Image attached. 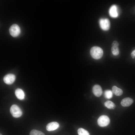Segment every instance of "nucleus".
I'll return each instance as SVG.
<instances>
[{
	"instance_id": "6ab92c4d",
	"label": "nucleus",
	"mask_w": 135,
	"mask_h": 135,
	"mask_svg": "<svg viewBox=\"0 0 135 135\" xmlns=\"http://www.w3.org/2000/svg\"><path fill=\"white\" fill-rule=\"evenodd\" d=\"M0 135H2L1 134H0Z\"/></svg>"
},
{
	"instance_id": "4468645a",
	"label": "nucleus",
	"mask_w": 135,
	"mask_h": 135,
	"mask_svg": "<svg viewBox=\"0 0 135 135\" xmlns=\"http://www.w3.org/2000/svg\"><path fill=\"white\" fill-rule=\"evenodd\" d=\"M105 106L109 109H114L115 108L116 105L112 102L110 100H107L104 103Z\"/></svg>"
},
{
	"instance_id": "9d476101",
	"label": "nucleus",
	"mask_w": 135,
	"mask_h": 135,
	"mask_svg": "<svg viewBox=\"0 0 135 135\" xmlns=\"http://www.w3.org/2000/svg\"><path fill=\"white\" fill-rule=\"evenodd\" d=\"M134 102L132 98L127 97L123 99L121 102V104L123 106L127 107L130 106Z\"/></svg>"
},
{
	"instance_id": "f8f14e48",
	"label": "nucleus",
	"mask_w": 135,
	"mask_h": 135,
	"mask_svg": "<svg viewBox=\"0 0 135 135\" xmlns=\"http://www.w3.org/2000/svg\"><path fill=\"white\" fill-rule=\"evenodd\" d=\"M15 94L17 98L20 100H22L24 98L25 94L24 91L20 88H17L15 91Z\"/></svg>"
},
{
	"instance_id": "f03ea898",
	"label": "nucleus",
	"mask_w": 135,
	"mask_h": 135,
	"mask_svg": "<svg viewBox=\"0 0 135 135\" xmlns=\"http://www.w3.org/2000/svg\"><path fill=\"white\" fill-rule=\"evenodd\" d=\"M10 111L12 116L15 118L20 117L22 114V111L20 108L16 104H13L11 106Z\"/></svg>"
},
{
	"instance_id": "ddd939ff",
	"label": "nucleus",
	"mask_w": 135,
	"mask_h": 135,
	"mask_svg": "<svg viewBox=\"0 0 135 135\" xmlns=\"http://www.w3.org/2000/svg\"><path fill=\"white\" fill-rule=\"evenodd\" d=\"M112 92L116 96H119L123 93L122 90L116 86H114L112 88Z\"/></svg>"
},
{
	"instance_id": "a211bd4d",
	"label": "nucleus",
	"mask_w": 135,
	"mask_h": 135,
	"mask_svg": "<svg viewBox=\"0 0 135 135\" xmlns=\"http://www.w3.org/2000/svg\"><path fill=\"white\" fill-rule=\"evenodd\" d=\"M131 56L133 58H135V49L131 53Z\"/></svg>"
},
{
	"instance_id": "6e6552de",
	"label": "nucleus",
	"mask_w": 135,
	"mask_h": 135,
	"mask_svg": "<svg viewBox=\"0 0 135 135\" xmlns=\"http://www.w3.org/2000/svg\"><path fill=\"white\" fill-rule=\"evenodd\" d=\"M119 44L116 41H114L112 44L111 51L114 56L118 55L119 53V49L118 47Z\"/></svg>"
},
{
	"instance_id": "1a4fd4ad",
	"label": "nucleus",
	"mask_w": 135,
	"mask_h": 135,
	"mask_svg": "<svg viewBox=\"0 0 135 135\" xmlns=\"http://www.w3.org/2000/svg\"><path fill=\"white\" fill-rule=\"evenodd\" d=\"M59 127V124L56 122H52L48 124L46 128L47 130L51 131L58 129Z\"/></svg>"
},
{
	"instance_id": "2eb2a0df",
	"label": "nucleus",
	"mask_w": 135,
	"mask_h": 135,
	"mask_svg": "<svg viewBox=\"0 0 135 135\" xmlns=\"http://www.w3.org/2000/svg\"><path fill=\"white\" fill-rule=\"evenodd\" d=\"M78 135H90L88 131L82 128H80L78 129Z\"/></svg>"
},
{
	"instance_id": "20e7f679",
	"label": "nucleus",
	"mask_w": 135,
	"mask_h": 135,
	"mask_svg": "<svg viewBox=\"0 0 135 135\" xmlns=\"http://www.w3.org/2000/svg\"><path fill=\"white\" fill-rule=\"evenodd\" d=\"M9 32L10 34L14 37L18 36L20 32V28L19 26L16 24H14L10 27Z\"/></svg>"
},
{
	"instance_id": "7ed1b4c3",
	"label": "nucleus",
	"mask_w": 135,
	"mask_h": 135,
	"mask_svg": "<svg viewBox=\"0 0 135 135\" xmlns=\"http://www.w3.org/2000/svg\"><path fill=\"white\" fill-rule=\"evenodd\" d=\"M110 120L109 117L105 115L100 116L98 118L97 122L98 125L101 127L107 126L110 123Z\"/></svg>"
},
{
	"instance_id": "0eeeda50",
	"label": "nucleus",
	"mask_w": 135,
	"mask_h": 135,
	"mask_svg": "<svg viewBox=\"0 0 135 135\" xmlns=\"http://www.w3.org/2000/svg\"><path fill=\"white\" fill-rule=\"evenodd\" d=\"M92 91L94 94L97 97L100 96L102 92V88L98 84H96L93 86L92 88Z\"/></svg>"
},
{
	"instance_id": "39448f33",
	"label": "nucleus",
	"mask_w": 135,
	"mask_h": 135,
	"mask_svg": "<svg viewBox=\"0 0 135 135\" xmlns=\"http://www.w3.org/2000/svg\"><path fill=\"white\" fill-rule=\"evenodd\" d=\"M100 26L101 28L104 30H108L110 28V22L107 18H101L99 20Z\"/></svg>"
},
{
	"instance_id": "dca6fc26",
	"label": "nucleus",
	"mask_w": 135,
	"mask_h": 135,
	"mask_svg": "<svg viewBox=\"0 0 135 135\" xmlns=\"http://www.w3.org/2000/svg\"><path fill=\"white\" fill-rule=\"evenodd\" d=\"M112 92L110 90H105L104 92V95L105 98L110 99L112 97Z\"/></svg>"
},
{
	"instance_id": "423d86ee",
	"label": "nucleus",
	"mask_w": 135,
	"mask_h": 135,
	"mask_svg": "<svg viewBox=\"0 0 135 135\" xmlns=\"http://www.w3.org/2000/svg\"><path fill=\"white\" fill-rule=\"evenodd\" d=\"M16 79L15 76L12 74H8L5 76L3 78L4 82L8 84H12Z\"/></svg>"
},
{
	"instance_id": "f257e3e1",
	"label": "nucleus",
	"mask_w": 135,
	"mask_h": 135,
	"mask_svg": "<svg viewBox=\"0 0 135 135\" xmlns=\"http://www.w3.org/2000/svg\"><path fill=\"white\" fill-rule=\"evenodd\" d=\"M90 53L93 58L98 60L102 57L103 54V51L102 49L100 47L94 46L91 48Z\"/></svg>"
},
{
	"instance_id": "9b49d317",
	"label": "nucleus",
	"mask_w": 135,
	"mask_h": 135,
	"mask_svg": "<svg viewBox=\"0 0 135 135\" xmlns=\"http://www.w3.org/2000/svg\"><path fill=\"white\" fill-rule=\"evenodd\" d=\"M109 14L110 16L113 18H116L118 16L116 6L113 5L110 7L109 10Z\"/></svg>"
},
{
	"instance_id": "f3484780",
	"label": "nucleus",
	"mask_w": 135,
	"mask_h": 135,
	"mask_svg": "<svg viewBox=\"0 0 135 135\" xmlns=\"http://www.w3.org/2000/svg\"><path fill=\"white\" fill-rule=\"evenodd\" d=\"M30 135H45L41 131L36 130H31Z\"/></svg>"
}]
</instances>
